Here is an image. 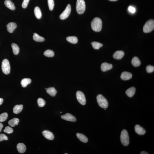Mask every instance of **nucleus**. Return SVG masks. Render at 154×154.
<instances>
[{
	"label": "nucleus",
	"instance_id": "obj_12",
	"mask_svg": "<svg viewBox=\"0 0 154 154\" xmlns=\"http://www.w3.org/2000/svg\"><path fill=\"white\" fill-rule=\"evenodd\" d=\"M42 133L43 136L47 139L52 140L54 139V136L53 133L47 130H45L42 132Z\"/></svg>",
	"mask_w": 154,
	"mask_h": 154
},
{
	"label": "nucleus",
	"instance_id": "obj_11",
	"mask_svg": "<svg viewBox=\"0 0 154 154\" xmlns=\"http://www.w3.org/2000/svg\"><path fill=\"white\" fill-rule=\"evenodd\" d=\"M132 75L131 73L125 71L123 72L121 75V78L122 80H126L131 79L132 77Z\"/></svg>",
	"mask_w": 154,
	"mask_h": 154
},
{
	"label": "nucleus",
	"instance_id": "obj_19",
	"mask_svg": "<svg viewBox=\"0 0 154 154\" xmlns=\"http://www.w3.org/2000/svg\"><path fill=\"white\" fill-rule=\"evenodd\" d=\"M76 136L80 141L84 143H87L88 141V139L85 135L79 133H77Z\"/></svg>",
	"mask_w": 154,
	"mask_h": 154
},
{
	"label": "nucleus",
	"instance_id": "obj_17",
	"mask_svg": "<svg viewBox=\"0 0 154 154\" xmlns=\"http://www.w3.org/2000/svg\"><path fill=\"white\" fill-rule=\"evenodd\" d=\"M17 148L19 152L21 153H24L26 150V147L22 143H19L17 145Z\"/></svg>",
	"mask_w": 154,
	"mask_h": 154
},
{
	"label": "nucleus",
	"instance_id": "obj_43",
	"mask_svg": "<svg viewBox=\"0 0 154 154\" xmlns=\"http://www.w3.org/2000/svg\"><path fill=\"white\" fill-rule=\"evenodd\" d=\"M45 89H46V90H47V88H45Z\"/></svg>",
	"mask_w": 154,
	"mask_h": 154
},
{
	"label": "nucleus",
	"instance_id": "obj_41",
	"mask_svg": "<svg viewBox=\"0 0 154 154\" xmlns=\"http://www.w3.org/2000/svg\"><path fill=\"white\" fill-rule=\"evenodd\" d=\"M3 102V99L2 98H0V105L2 104Z\"/></svg>",
	"mask_w": 154,
	"mask_h": 154
},
{
	"label": "nucleus",
	"instance_id": "obj_14",
	"mask_svg": "<svg viewBox=\"0 0 154 154\" xmlns=\"http://www.w3.org/2000/svg\"><path fill=\"white\" fill-rule=\"evenodd\" d=\"M6 27L8 31L10 33H12L16 28L17 25L16 23L11 22L8 23L6 25Z\"/></svg>",
	"mask_w": 154,
	"mask_h": 154
},
{
	"label": "nucleus",
	"instance_id": "obj_10",
	"mask_svg": "<svg viewBox=\"0 0 154 154\" xmlns=\"http://www.w3.org/2000/svg\"><path fill=\"white\" fill-rule=\"evenodd\" d=\"M112 67L113 66L112 64L105 62L102 63L101 66V69L103 72L110 70L112 69Z\"/></svg>",
	"mask_w": 154,
	"mask_h": 154
},
{
	"label": "nucleus",
	"instance_id": "obj_22",
	"mask_svg": "<svg viewBox=\"0 0 154 154\" xmlns=\"http://www.w3.org/2000/svg\"><path fill=\"white\" fill-rule=\"evenodd\" d=\"M131 63L133 66L136 67L139 66L141 64V62L139 59L137 57H133L131 61Z\"/></svg>",
	"mask_w": 154,
	"mask_h": 154
},
{
	"label": "nucleus",
	"instance_id": "obj_21",
	"mask_svg": "<svg viewBox=\"0 0 154 154\" xmlns=\"http://www.w3.org/2000/svg\"><path fill=\"white\" fill-rule=\"evenodd\" d=\"M19 121V120L18 118H14L9 121L8 124L10 126L13 127L15 125H18Z\"/></svg>",
	"mask_w": 154,
	"mask_h": 154
},
{
	"label": "nucleus",
	"instance_id": "obj_8",
	"mask_svg": "<svg viewBox=\"0 0 154 154\" xmlns=\"http://www.w3.org/2000/svg\"><path fill=\"white\" fill-rule=\"evenodd\" d=\"M71 11V5L68 4L66 6V9L60 15V18L61 20H64L69 16Z\"/></svg>",
	"mask_w": 154,
	"mask_h": 154
},
{
	"label": "nucleus",
	"instance_id": "obj_44",
	"mask_svg": "<svg viewBox=\"0 0 154 154\" xmlns=\"http://www.w3.org/2000/svg\"><path fill=\"white\" fill-rule=\"evenodd\" d=\"M65 154H68L67 153H65Z\"/></svg>",
	"mask_w": 154,
	"mask_h": 154
},
{
	"label": "nucleus",
	"instance_id": "obj_36",
	"mask_svg": "<svg viewBox=\"0 0 154 154\" xmlns=\"http://www.w3.org/2000/svg\"><path fill=\"white\" fill-rule=\"evenodd\" d=\"M29 1H30V0H24L23 2L22 3V8H26Z\"/></svg>",
	"mask_w": 154,
	"mask_h": 154
},
{
	"label": "nucleus",
	"instance_id": "obj_30",
	"mask_svg": "<svg viewBox=\"0 0 154 154\" xmlns=\"http://www.w3.org/2000/svg\"><path fill=\"white\" fill-rule=\"evenodd\" d=\"M91 44L92 47L94 49H98L102 47L103 46V44L98 42H92Z\"/></svg>",
	"mask_w": 154,
	"mask_h": 154
},
{
	"label": "nucleus",
	"instance_id": "obj_24",
	"mask_svg": "<svg viewBox=\"0 0 154 154\" xmlns=\"http://www.w3.org/2000/svg\"><path fill=\"white\" fill-rule=\"evenodd\" d=\"M33 39L37 42H43L45 40L44 37L40 36L36 33H34L33 36Z\"/></svg>",
	"mask_w": 154,
	"mask_h": 154
},
{
	"label": "nucleus",
	"instance_id": "obj_25",
	"mask_svg": "<svg viewBox=\"0 0 154 154\" xmlns=\"http://www.w3.org/2000/svg\"><path fill=\"white\" fill-rule=\"evenodd\" d=\"M34 13L38 19H40L42 16V12L38 7H36L34 9Z\"/></svg>",
	"mask_w": 154,
	"mask_h": 154
},
{
	"label": "nucleus",
	"instance_id": "obj_6",
	"mask_svg": "<svg viewBox=\"0 0 154 154\" xmlns=\"http://www.w3.org/2000/svg\"><path fill=\"white\" fill-rule=\"evenodd\" d=\"M1 67L3 72L5 74L8 75L10 73V66L8 60L5 59L3 60L2 63Z\"/></svg>",
	"mask_w": 154,
	"mask_h": 154
},
{
	"label": "nucleus",
	"instance_id": "obj_23",
	"mask_svg": "<svg viewBox=\"0 0 154 154\" xmlns=\"http://www.w3.org/2000/svg\"><path fill=\"white\" fill-rule=\"evenodd\" d=\"M47 93L52 97L55 96L57 93V91L53 87H49L47 89Z\"/></svg>",
	"mask_w": 154,
	"mask_h": 154
},
{
	"label": "nucleus",
	"instance_id": "obj_7",
	"mask_svg": "<svg viewBox=\"0 0 154 154\" xmlns=\"http://www.w3.org/2000/svg\"><path fill=\"white\" fill-rule=\"evenodd\" d=\"M76 97L78 102L82 105H85L86 103V100L84 94L80 91H78L76 93Z\"/></svg>",
	"mask_w": 154,
	"mask_h": 154
},
{
	"label": "nucleus",
	"instance_id": "obj_39",
	"mask_svg": "<svg viewBox=\"0 0 154 154\" xmlns=\"http://www.w3.org/2000/svg\"><path fill=\"white\" fill-rule=\"evenodd\" d=\"M3 127V124L1 123H0V132L1 131Z\"/></svg>",
	"mask_w": 154,
	"mask_h": 154
},
{
	"label": "nucleus",
	"instance_id": "obj_3",
	"mask_svg": "<svg viewBox=\"0 0 154 154\" xmlns=\"http://www.w3.org/2000/svg\"><path fill=\"white\" fill-rule=\"evenodd\" d=\"M97 99L98 103L100 107L105 109L108 107V101L103 96L99 94L97 96Z\"/></svg>",
	"mask_w": 154,
	"mask_h": 154
},
{
	"label": "nucleus",
	"instance_id": "obj_34",
	"mask_svg": "<svg viewBox=\"0 0 154 154\" xmlns=\"http://www.w3.org/2000/svg\"><path fill=\"white\" fill-rule=\"evenodd\" d=\"M4 132L7 134H10L13 132V129L10 127L7 126L5 127L4 130Z\"/></svg>",
	"mask_w": 154,
	"mask_h": 154
},
{
	"label": "nucleus",
	"instance_id": "obj_20",
	"mask_svg": "<svg viewBox=\"0 0 154 154\" xmlns=\"http://www.w3.org/2000/svg\"><path fill=\"white\" fill-rule=\"evenodd\" d=\"M23 106L22 104L15 105L13 108V112L15 114L19 113L23 110Z\"/></svg>",
	"mask_w": 154,
	"mask_h": 154
},
{
	"label": "nucleus",
	"instance_id": "obj_42",
	"mask_svg": "<svg viewBox=\"0 0 154 154\" xmlns=\"http://www.w3.org/2000/svg\"><path fill=\"white\" fill-rule=\"evenodd\" d=\"M109 0L112 1H117V0Z\"/></svg>",
	"mask_w": 154,
	"mask_h": 154
},
{
	"label": "nucleus",
	"instance_id": "obj_38",
	"mask_svg": "<svg viewBox=\"0 0 154 154\" xmlns=\"http://www.w3.org/2000/svg\"><path fill=\"white\" fill-rule=\"evenodd\" d=\"M128 11L132 13H134L136 11V10L135 8L132 6H130L128 8Z\"/></svg>",
	"mask_w": 154,
	"mask_h": 154
},
{
	"label": "nucleus",
	"instance_id": "obj_35",
	"mask_svg": "<svg viewBox=\"0 0 154 154\" xmlns=\"http://www.w3.org/2000/svg\"><path fill=\"white\" fill-rule=\"evenodd\" d=\"M146 69L147 72L149 73H151L154 71V67L151 65H148L147 66Z\"/></svg>",
	"mask_w": 154,
	"mask_h": 154
},
{
	"label": "nucleus",
	"instance_id": "obj_37",
	"mask_svg": "<svg viewBox=\"0 0 154 154\" xmlns=\"http://www.w3.org/2000/svg\"><path fill=\"white\" fill-rule=\"evenodd\" d=\"M8 138L4 134H0V142H1L4 140H7Z\"/></svg>",
	"mask_w": 154,
	"mask_h": 154
},
{
	"label": "nucleus",
	"instance_id": "obj_18",
	"mask_svg": "<svg viewBox=\"0 0 154 154\" xmlns=\"http://www.w3.org/2000/svg\"><path fill=\"white\" fill-rule=\"evenodd\" d=\"M5 6L11 10H15V7L14 4L10 0H5L4 1Z\"/></svg>",
	"mask_w": 154,
	"mask_h": 154
},
{
	"label": "nucleus",
	"instance_id": "obj_32",
	"mask_svg": "<svg viewBox=\"0 0 154 154\" xmlns=\"http://www.w3.org/2000/svg\"><path fill=\"white\" fill-rule=\"evenodd\" d=\"M37 103L39 107H43L45 106L46 102L43 99L40 98L38 99Z\"/></svg>",
	"mask_w": 154,
	"mask_h": 154
},
{
	"label": "nucleus",
	"instance_id": "obj_29",
	"mask_svg": "<svg viewBox=\"0 0 154 154\" xmlns=\"http://www.w3.org/2000/svg\"><path fill=\"white\" fill-rule=\"evenodd\" d=\"M44 56L49 57H52L54 55V51L49 49L44 51Z\"/></svg>",
	"mask_w": 154,
	"mask_h": 154
},
{
	"label": "nucleus",
	"instance_id": "obj_27",
	"mask_svg": "<svg viewBox=\"0 0 154 154\" xmlns=\"http://www.w3.org/2000/svg\"><path fill=\"white\" fill-rule=\"evenodd\" d=\"M68 42L73 44H76L78 42L77 38L75 36H69L66 38Z\"/></svg>",
	"mask_w": 154,
	"mask_h": 154
},
{
	"label": "nucleus",
	"instance_id": "obj_9",
	"mask_svg": "<svg viewBox=\"0 0 154 154\" xmlns=\"http://www.w3.org/2000/svg\"><path fill=\"white\" fill-rule=\"evenodd\" d=\"M61 117L62 119L67 121L75 122L76 121V119L74 116L70 113H66L64 115L61 116Z\"/></svg>",
	"mask_w": 154,
	"mask_h": 154
},
{
	"label": "nucleus",
	"instance_id": "obj_4",
	"mask_svg": "<svg viewBox=\"0 0 154 154\" xmlns=\"http://www.w3.org/2000/svg\"><path fill=\"white\" fill-rule=\"evenodd\" d=\"M85 3L84 0H77L76 4V10L79 14H83L85 11Z\"/></svg>",
	"mask_w": 154,
	"mask_h": 154
},
{
	"label": "nucleus",
	"instance_id": "obj_40",
	"mask_svg": "<svg viewBox=\"0 0 154 154\" xmlns=\"http://www.w3.org/2000/svg\"><path fill=\"white\" fill-rule=\"evenodd\" d=\"M140 154H148L149 153H147V152L144 151H143L141 152V153H140Z\"/></svg>",
	"mask_w": 154,
	"mask_h": 154
},
{
	"label": "nucleus",
	"instance_id": "obj_45",
	"mask_svg": "<svg viewBox=\"0 0 154 154\" xmlns=\"http://www.w3.org/2000/svg\"><path fill=\"white\" fill-rule=\"evenodd\" d=\"M60 113H61L62 112H60Z\"/></svg>",
	"mask_w": 154,
	"mask_h": 154
},
{
	"label": "nucleus",
	"instance_id": "obj_15",
	"mask_svg": "<svg viewBox=\"0 0 154 154\" xmlns=\"http://www.w3.org/2000/svg\"><path fill=\"white\" fill-rule=\"evenodd\" d=\"M124 55V51H116L113 54V57L114 59H120L123 57Z\"/></svg>",
	"mask_w": 154,
	"mask_h": 154
},
{
	"label": "nucleus",
	"instance_id": "obj_1",
	"mask_svg": "<svg viewBox=\"0 0 154 154\" xmlns=\"http://www.w3.org/2000/svg\"><path fill=\"white\" fill-rule=\"evenodd\" d=\"M91 26L92 30L95 31L100 32L102 27L101 20L99 18H94L91 22Z\"/></svg>",
	"mask_w": 154,
	"mask_h": 154
},
{
	"label": "nucleus",
	"instance_id": "obj_26",
	"mask_svg": "<svg viewBox=\"0 0 154 154\" xmlns=\"http://www.w3.org/2000/svg\"><path fill=\"white\" fill-rule=\"evenodd\" d=\"M31 82V80L30 78H24L21 82V84L22 87H25Z\"/></svg>",
	"mask_w": 154,
	"mask_h": 154
},
{
	"label": "nucleus",
	"instance_id": "obj_16",
	"mask_svg": "<svg viewBox=\"0 0 154 154\" xmlns=\"http://www.w3.org/2000/svg\"><path fill=\"white\" fill-rule=\"evenodd\" d=\"M136 90L134 87H131L126 91V93L128 97H132L135 95Z\"/></svg>",
	"mask_w": 154,
	"mask_h": 154
},
{
	"label": "nucleus",
	"instance_id": "obj_33",
	"mask_svg": "<svg viewBox=\"0 0 154 154\" xmlns=\"http://www.w3.org/2000/svg\"><path fill=\"white\" fill-rule=\"evenodd\" d=\"M48 3L49 10H53L54 5V0H48Z\"/></svg>",
	"mask_w": 154,
	"mask_h": 154
},
{
	"label": "nucleus",
	"instance_id": "obj_28",
	"mask_svg": "<svg viewBox=\"0 0 154 154\" xmlns=\"http://www.w3.org/2000/svg\"><path fill=\"white\" fill-rule=\"evenodd\" d=\"M11 47L13 54L15 55H18L20 51L18 45L15 43H13L12 44Z\"/></svg>",
	"mask_w": 154,
	"mask_h": 154
},
{
	"label": "nucleus",
	"instance_id": "obj_5",
	"mask_svg": "<svg viewBox=\"0 0 154 154\" xmlns=\"http://www.w3.org/2000/svg\"><path fill=\"white\" fill-rule=\"evenodd\" d=\"M154 28V21L150 20L148 21L144 26L143 32L145 33H148L152 31Z\"/></svg>",
	"mask_w": 154,
	"mask_h": 154
},
{
	"label": "nucleus",
	"instance_id": "obj_31",
	"mask_svg": "<svg viewBox=\"0 0 154 154\" xmlns=\"http://www.w3.org/2000/svg\"><path fill=\"white\" fill-rule=\"evenodd\" d=\"M8 114L7 113L5 112L0 115V121L1 122L4 121L7 119Z\"/></svg>",
	"mask_w": 154,
	"mask_h": 154
},
{
	"label": "nucleus",
	"instance_id": "obj_13",
	"mask_svg": "<svg viewBox=\"0 0 154 154\" xmlns=\"http://www.w3.org/2000/svg\"><path fill=\"white\" fill-rule=\"evenodd\" d=\"M135 132L139 135H143L146 133L145 129L138 125L135 126Z\"/></svg>",
	"mask_w": 154,
	"mask_h": 154
},
{
	"label": "nucleus",
	"instance_id": "obj_2",
	"mask_svg": "<svg viewBox=\"0 0 154 154\" xmlns=\"http://www.w3.org/2000/svg\"><path fill=\"white\" fill-rule=\"evenodd\" d=\"M121 141L122 144L125 146H127L129 143V138L128 132L126 130L121 131L120 136Z\"/></svg>",
	"mask_w": 154,
	"mask_h": 154
}]
</instances>
